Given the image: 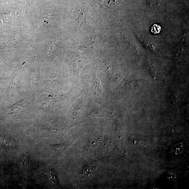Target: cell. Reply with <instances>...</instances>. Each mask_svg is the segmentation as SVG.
I'll use <instances>...</instances> for the list:
<instances>
[{
	"label": "cell",
	"instance_id": "cell-1",
	"mask_svg": "<svg viewBox=\"0 0 189 189\" xmlns=\"http://www.w3.org/2000/svg\"><path fill=\"white\" fill-rule=\"evenodd\" d=\"M184 145L182 143H178L171 147V152L175 156L179 155L182 153L184 150Z\"/></svg>",
	"mask_w": 189,
	"mask_h": 189
},
{
	"label": "cell",
	"instance_id": "cell-2",
	"mask_svg": "<svg viewBox=\"0 0 189 189\" xmlns=\"http://www.w3.org/2000/svg\"><path fill=\"white\" fill-rule=\"evenodd\" d=\"M47 177L51 185L54 187H58V182L56 174L52 171H48L46 173Z\"/></svg>",
	"mask_w": 189,
	"mask_h": 189
},
{
	"label": "cell",
	"instance_id": "cell-3",
	"mask_svg": "<svg viewBox=\"0 0 189 189\" xmlns=\"http://www.w3.org/2000/svg\"><path fill=\"white\" fill-rule=\"evenodd\" d=\"M93 170L92 167L89 166L84 167L81 172L80 176V182L84 181L89 177L91 172Z\"/></svg>",
	"mask_w": 189,
	"mask_h": 189
},
{
	"label": "cell",
	"instance_id": "cell-4",
	"mask_svg": "<svg viewBox=\"0 0 189 189\" xmlns=\"http://www.w3.org/2000/svg\"><path fill=\"white\" fill-rule=\"evenodd\" d=\"M49 145L51 147L54 151L56 152H61L65 150L69 145L68 144V143L66 142L62 144H57V145Z\"/></svg>",
	"mask_w": 189,
	"mask_h": 189
},
{
	"label": "cell",
	"instance_id": "cell-5",
	"mask_svg": "<svg viewBox=\"0 0 189 189\" xmlns=\"http://www.w3.org/2000/svg\"><path fill=\"white\" fill-rule=\"evenodd\" d=\"M28 154L27 153L23 155L21 158V161H20V167H23L26 165L27 160H28Z\"/></svg>",
	"mask_w": 189,
	"mask_h": 189
},
{
	"label": "cell",
	"instance_id": "cell-6",
	"mask_svg": "<svg viewBox=\"0 0 189 189\" xmlns=\"http://www.w3.org/2000/svg\"><path fill=\"white\" fill-rule=\"evenodd\" d=\"M161 30V27L159 25L154 24L152 28V32L154 33H159Z\"/></svg>",
	"mask_w": 189,
	"mask_h": 189
},
{
	"label": "cell",
	"instance_id": "cell-7",
	"mask_svg": "<svg viewBox=\"0 0 189 189\" xmlns=\"http://www.w3.org/2000/svg\"><path fill=\"white\" fill-rule=\"evenodd\" d=\"M168 179L171 180H174L176 179V175L173 172H170L168 174Z\"/></svg>",
	"mask_w": 189,
	"mask_h": 189
},
{
	"label": "cell",
	"instance_id": "cell-8",
	"mask_svg": "<svg viewBox=\"0 0 189 189\" xmlns=\"http://www.w3.org/2000/svg\"><path fill=\"white\" fill-rule=\"evenodd\" d=\"M148 1H149V2H150L151 3H154L156 2L155 0H148Z\"/></svg>",
	"mask_w": 189,
	"mask_h": 189
}]
</instances>
